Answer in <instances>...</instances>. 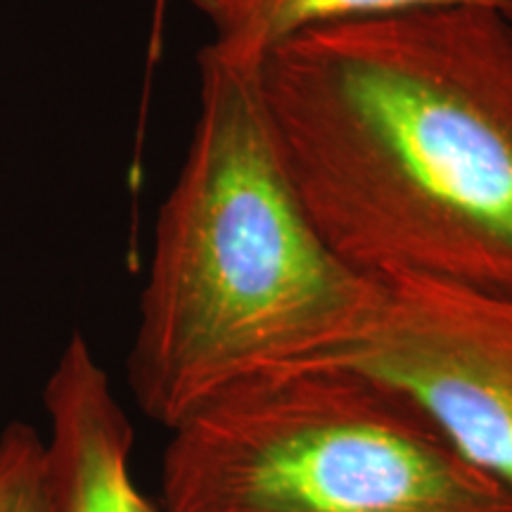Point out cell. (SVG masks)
I'll list each match as a JSON object with an SVG mask.
<instances>
[{"label": "cell", "mask_w": 512, "mask_h": 512, "mask_svg": "<svg viewBox=\"0 0 512 512\" xmlns=\"http://www.w3.org/2000/svg\"><path fill=\"white\" fill-rule=\"evenodd\" d=\"M259 79L304 207L347 264L512 299V12L311 29Z\"/></svg>", "instance_id": "1"}, {"label": "cell", "mask_w": 512, "mask_h": 512, "mask_svg": "<svg viewBox=\"0 0 512 512\" xmlns=\"http://www.w3.org/2000/svg\"><path fill=\"white\" fill-rule=\"evenodd\" d=\"M169 432L162 512H512V486L349 366L249 375Z\"/></svg>", "instance_id": "3"}, {"label": "cell", "mask_w": 512, "mask_h": 512, "mask_svg": "<svg viewBox=\"0 0 512 512\" xmlns=\"http://www.w3.org/2000/svg\"><path fill=\"white\" fill-rule=\"evenodd\" d=\"M259 69L202 50L195 133L157 216L126 377L166 430L230 384L347 344L380 297L304 207Z\"/></svg>", "instance_id": "2"}, {"label": "cell", "mask_w": 512, "mask_h": 512, "mask_svg": "<svg viewBox=\"0 0 512 512\" xmlns=\"http://www.w3.org/2000/svg\"><path fill=\"white\" fill-rule=\"evenodd\" d=\"M0 512H48L46 441L27 422L0 434Z\"/></svg>", "instance_id": "7"}, {"label": "cell", "mask_w": 512, "mask_h": 512, "mask_svg": "<svg viewBox=\"0 0 512 512\" xmlns=\"http://www.w3.org/2000/svg\"><path fill=\"white\" fill-rule=\"evenodd\" d=\"M211 24L207 48L226 60L261 67L268 53L311 29L394 12L444 5H491L512 12V0H185Z\"/></svg>", "instance_id": "6"}, {"label": "cell", "mask_w": 512, "mask_h": 512, "mask_svg": "<svg viewBox=\"0 0 512 512\" xmlns=\"http://www.w3.org/2000/svg\"><path fill=\"white\" fill-rule=\"evenodd\" d=\"M377 280L366 328L306 363L394 384L465 458L512 486V299L422 275Z\"/></svg>", "instance_id": "4"}, {"label": "cell", "mask_w": 512, "mask_h": 512, "mask_svg": "<svg viewBox=\"0 0 512 512\" xmlns=\"http://www.w3.org/2000/svg\"><path fill=\"white\" fill-rule=\"evenodd\" d=\"M48 512H159L131 477L133 425L79 330L43 392Z\"/></svg>", "instance_id": "5"}, {"label": "cell", "mask_w": 512, "mask_h": 512, "mask_svg": "<svg viewBox=\"0 0 512 512\" xmlns=\"http://www.w3.org/2000/svg\"><path fill=\"white\" fill-rule=\"evenodd\" d=\"M169 0H155V15H152V36H150V57L157 60L159 50H162V22L164 10Z\"/></svg>", "instance_id": "8"}]
</instances>
